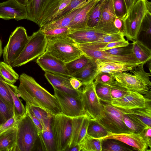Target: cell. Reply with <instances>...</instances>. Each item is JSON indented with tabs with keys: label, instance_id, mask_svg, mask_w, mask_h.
<instances>
[{
	"label": "cell",
	"instance_id": "1",
	"mask_svg": "<svg viewBox=\"0 0 151 151\" xmlns=\"http://www.w3.org/2000/svg\"><path fill=\"white\" fill-rule=\"evenodd\" d=\"M18 95L29 105L40 108L53 115L62 114L59 103L54 95L40 85L32 77L25 73L19 77Z\"/></svg>",
	"mask_w": 151,
	"mask_h": 151
},
{
	"label": "cell",
	"instance_id": "2",
	"mask_svg": "<svg viewBox=\"0 0 151 151\" xmlns=\"http://www.w3.org/2000/svg\"><path fill=\"white\" fill-rule=\"evenodd\" d=\"M144 63H142L130 70V73L124 72L113 74L115 80L121 86L130 91L142 95L150 90L151 73L144 69Z\"/></svg>",
	"mask_w": 151,
	"mask_h": 151
},
{
	"label": "cell",
	"instance_id": "3",
	"mask_svg": "<svg viewBox=\"0 0 151 151\" xmlns=\"http://www.w3.org/2000/svg\"><path fill=\"white\" fill-rule=\"evenodd\" d=\"M47 37L45 51L65 63L83 54L77 43L67 36Z\"/></svg>",
	"mask_w": 151,
	"mask_h": 151
},
{
	"label": "cell",
	"instance_id": "4",
	"mask_svg": "<svg viewBox=\"0 0 151 151\" xmlns=\"http://www.w3.org/2000/svg\"><path fill=\"white\" fill-rule=\"evenodd\" d=\"M16 126V136L13 151L32 150L38 134L32 119L26 113L19 119Z\"/></svg>",
	"mask_w": 151,
	"mask_h": 151
},
{
	"label": "cell",
	"instance_id": "5",
	"mask_svg": "<svg viewBox=\"0 0 151 151\" xmlns=\"http://www.w3.org/2000/svg\"><path fill=\"white\" fill-rule=\"evenodd\" d=\"M151 12V3L148 0H139L131 7L123 20L124 35L133 42L137 39L141 23L148 12Z\"/></svg>",
	"mask_w": 151,
	"mask_h": 151
},
{
	"label": "cell",
	"instance_id": "6",
	"mask_svg": "<svg viewBox=\"0 0 151 151\" xmlns=\"http://www.w3.org/2000/svg\"><path fill=\"white\" fill-rule=\"evenodd\" d=\"M47 38L40 29L29 36V40L18 57L11 65L18 67L38 58L45 51Z\"/></svg>",
	"mask_w": 151,
	"mask_h": 151
},
{
	"label": "cell",
	"instance_id": "7",
	"mask_svg": "<svg viewBox=\"0 0 151 151\" xmlns=\"http://www.w3.org/2000/svg\"><path fill=\"white\" fill-rule=\"evenodd\" d=\"M103 102H101L103 106L102 115L95 120L108 132L114 134L132 133L124 122V113L111 104Z\"/></svg>",
	"mask_w": 151,
	"mask_h": 151
},
{
	"label": "cell",
	"instance_id": "8",
	"mask_svg": "<svg viewBox=\"0 0 151 151\" xmlns=\"http://www.w3.org/2000/svg\"><path fill=\"white\" fill-rule=\"evenodd\" d=\"M72 118L62 114L53 115L51 126L56 151H65L71 136Z\"/></svg>",
	"mask_w": 151,
	"mask_h": 151
},
{
	"label": "cell",
	"instance_id": "9",
	"mask_svg": "<svg viewBox=\"0 0 151 151\" xmlns=\"http://www.w3.org/2000/svg\"><path fill=\"white\" fill-rule=\"evenodd\" d=\"M29 37L24 27H17L10 35L3 50L4 62L11 65L20 55Z\"/></svg>",
	"mask_w": 151,
	"mask_h": 151
},
{
	"label": "cell",
	"instance_id": "10",
	"mask_svg": "<svg viewBox=\"0 0 151 151\" xmlns=\"http://www.w3.org/2000/svg\"><path fill=\"white\" fill-rule=\"evenodd\" d=\"M81 100L84 110L90 119L96 120L101 116L103 106L96 93L94 81L84 85Z\"/></svg>",
	"mask_w": 151,
	"mask_h": 151
},
{
	"label": "cell",
	"instance_id": "11",
	"mask_svg": "<svg viewBox=\"0 0 151 151\" xmlns=\"http://www.w3.org/2000/svg\"><path fill=\"white\" fill-rule=\"evenodd\" d=\"M53 88L54 95L59 103L62 114L72 118L86 114L81 99Z\"/></svg>",
	"mask_w": 151,
	"mask_h": 151
},
{
	"label": "cell",
	"instance_id": "12",
	"mask_svg": "<svg viewBox=\"0 0 151 151\" xmlns=\"http://www.w3.org/2000/svg\"><path fill=\"white\" fill-rule=\"evenodd\" d=\"M78 46L83 54L89 58L102 60L139 65L142 64L134 55L118 56L110 54L106 51L95 49L87 43H77Z\"/></svg>",
	"mask_w": 151,
	"mask_h": 151
},
{
	"label": "cell",
	"instance_id": "13",
	"mask_svg": "<svg viewBox=\"0 0 151 151\" xmlns=\"http://www.w3.org/2000/svg\"><path fill=\"white\" fill-rule=\"evenodd\" d=\"M36 62L45 72L70 77L66 68L65 63L46 51L37 58Z\"/></svg>",
	"mask_w": 151,
	"mask_h": 151
},
{
	"label": "cell",
	"instance_id": "14",
	"mask_svg": "<svg viewBox=\"0 0 151 151\" xmlns=\"http://www.w3.org/2000/svg\"><path fill=\"white\" fill-rule=\"evenodd\" d=\"M116 17L112 0H106L103 7L98 23L94 28L108 34L120 32L114 24Z\"/></svg>",
	"mask_w": 151,
	"mask_h": 151
},
{
	"label": "cell",
	"instance_id": "15",
	"mask_svg": "<svg viewBox=\"0 0 151 151\" xmlns=\"http://www.w3.org/2000/svg\"><path fill=\"white\" fill-rule=\"evenodd\" d=\"M26 7L15 0H8L0 3V18L7 20L14 19L17 21L27 19Z\"/></svg>",
	"mask_w": 151,
	"mask_h": 151
},
{
	"label": "cell",
	"instance_id": "16",
	"mask_svg": "<svg viewBox=\"0 0 151 151\" xmlns=\"http://www.w3.org/2000/svg\"><path fill=\"white\" fill-rule=\"evenodd\" d=\"M147 100L143 95L130 91L122 97L113 100L110 104L117 108L130 109L145 107Z\"/></svg>",
	"mask_w": 151,
	"mask_h": 151
},
{
	"label": "cell",
	"instance_id": "17",
	"mask_svg": "<svg viewBox=\"0 0 151 151\" xmlns=\"http://www.w3.org/2000/svg\"><path fill=\"white\" fill-rule=\"evenodd\" d=\"M111 138L121 141L139 151H149L146 142L141 133H134L114 134L109 132L102 139Z\"/></svg>",
	"mask_w": 151,
	"mask_h": 151
},
{
	"label": "cell",
	"instance_id": "18",
	"mask_svg": "<svg viewBox=\"0 0 151 151\" xmlns=\"http://www.w3.org/2000/svg\"><path fill=\"white\" fill-rule=\"evenodd\" d=\"M45 78L53 87L76 98L81 99L82 89H74L70 82V78L45 72Z\"/></svg>",
	"mask_w": 151,
	"mask_h": 151
},
{
	"label": "cell",
	"instance_id": "19",
	"mask_svg": "<svg viewBox=\"0 0 151 151\" xmlns=\"http://www.w3.org/2000/svg\"><path fill=\"white\" fill-rule=\"evenodd\" d=\"M90 119L86 114L72 118L71 136L68 148L78 144L86 135Z\"/></svg>",
	"mask_w": 151,
	"mask_h": 151
},
{
	"label": "cell",
	"instance_id": "20",
	"mask_svg": "<svg viewBox=\"0 0 151 151\" xmlns=\"http://www.w3.org/2000/svg\"><path fill=\"white\" fill-rule=\"evenodd\" d=\"M108 34L94 28L87 27L78 29H70L67 36L77 43H91L102 36Z\"/></svg>",
	"mask_w": 151,
	"mask_h": 151
},
{
	"label": "cell",
	"instance_id": "21",
	"mask_svg": "<svg viewBox=\"0 0 151 151\" xmlns=\"http://www.w3.org/2000/svg\"><path fill=\"white\" fill-rule=\"evenodd\" d=\"M119 109L124 114L145 128L151 127V100L147 99L144 107L132 109Z\"/></svg>",
	"mask_w": 151,
	"mask_h": 151
},
{
	"label": "cell",
	"instance_id": "22",
	"mask_svg": "<svg viewBox=\"0 0 151 151\" xmlns=\"http://www.w3.org/2000/svg\"><path fill=\"white\" fill-rule=\"evenodd\" d=\"M94 60L97 65L96 76L101 72H106L113 74L115 73L130 71L139 65L105 61L98 59Z\"/></svg>",
	"mask_w": 151,
	"mask_h": 151
},
{
	"label": "cell",
	"instance_id": "23",
	"mask_svg": "<svg viewBox=\"0 0 151 151\" xmlns=\"http://www.w3.org/2000/svg\"><path fill=\"white\" fill-rule=\"evenodd\" d=\"M97 2L96 0H92L84 5L76 15L68 27L70 29L75 30L88 27V17Z\"/></svg>",
	"mask_w": 151,
	"mask_h": 151
},
{
	"label": "cell",
	"instance_id": "24",
	"mask_svg": "<svg viewBox=\"0 0 151 151\" xmlns=\"http://www.w3.org/2000/svg\"><path fill=\"white\" fill-rule=\"evenodd\" d=\"M53 0H32L26 7L28 14L27 19L33 22L40 27L41 19L45 9Z\"/></svg>",
	"mask_w": 151,
	"mask_h": 151
},
{
	"label": "cell",
	"instance_id": "25",
	"mask_svg": "<svg viewBox=\"0 0 151 151\" xmlns=\"http://www.w3.org/2000/svg\"><path fill=\"white\" fill-rule=\"evenodd\" d=\"M52 117L46 121L42 132L38 133L42 150L56 151L51 122Z\"/></svg>",
	"mask_w": 151,
	"mask_h": 151
},
{
	"label": "cell",
	"instance_id": "26",
	"mask_svg": "<svg viewBox=\"0 0 151 151\" xmlns=\"http://www.w3.org/2000/svg\"><path fill=\"white\" fill-rule=\"evenodd\" d=\"M97 65L94 60L91 59L90 62L82 70L71 76L81 81L83 85L94 81L96 76Z\"/></svg>",
	"mask_w": 151,
	"mask_h": 151
},
{
	"label": "cell",
	"instance_id": "27",
	"mask_svg": "<svg viewBox=\"0 0 151 151\" xmlns=\"http://www.w3.org/2000/svg\"><path fill=\"white\" fill-rule=\"evenodd\" d=\"M84 6L76 9L57 19L42 25L40 27V29L42 32H43L55 28L68 27L76 15Z\"/></svg>",
	"mask_w": 151,
	"mask_h": 151
},
{
	"label": "cell",
	"instance_id": "28",
	"mask_svg": "<svg viewBox=\"0 0 151 151\" xmlns=\"http://www.w3.org/2000/svg\"><path fill=\"white\" fill-rule=\"evenodd\" d=\"M133 54L141 63H146L151 60V49L141 41L137 39L131 44Z\"/></svg>",
	"mask_w": 151,
	"mask_h": 151
},
{
	"label": "cell",
	"instance_id": "29",
	"mask_svg": "<svg viewBox=\"0 0 151 151\" xmlns=\"http://www.w3.org/2000/svg\"><path fill=\"white\" fill-rule=\"evenodd\" d=\"M16 133L17 128L15 126L0 134V151H13Z\"/></svg>",
	"mask_w": 151,
	"mask_h": 151
},
{
	"label": "cell",
	"instance_id": "30",
	"mask_svg": "<svg viewBox=\"0 0 151 151\" xmlns=\"http://www.w3.org/2000/svg\"><path fill=\"white\" fill-rule=\"evenodd\" d=\"M4 82L12 98L14 105L13 115L19 120L26 113L25 106L19 98L17 92V87L14 84Z\"/></svg>",
	"mask_w": 151,
	"mask_h": 151
},
{
	"label": "cell",
	"instance_id": "31",
	"mask_svg": "<svg viewBox=\"0 0 151 151\" xmlns=\"http://www.w3.org/2000/svg\"><path fill=\"white\" fill-rule=\"evenodd\" d=\"M101 151H133V147L119 140L111 138L101 140Z\"/></svg>",
	"mask_w": 151,
	"mask_h": 151
},
{
	"label": "cell",
	"instance_id": "32",
	"mask_svg": "<svg viewBox=\"0 0 151 151\" xmlns=\"http://www.w3.org/2000/svg\"><path fill=\"white\" fill-rule=\"evenodd\" d=\"M142 38L141 41H145L151 43V12H148L141 23L138 33L137 39Z\"/></svg>",
	"mask_w": 151,
	"mask_h": 151
},
{
	"label": "cell",
	"instance_id": "33",
	"mask_svg": "<svg viewBox=\"0 0 151 151\" xmlns=\"http://www.w3.org/2000/svg\"><path fill=\"white\" fill-rule=\"evenodd\" d=\"M0 78L6 82L14 84L19 79V76L11 65L1 61L0 62Z\"/></svg>",
	"mask_w": 151,
	"mask_h": 151
},
{
	"label": "cell",
	"instance_id": "34",
	"mask_svg": "<svg viewBox=\"0 0 151 151\" xmlns=\"http://www.w3.org/2000/svg\"><path fill=\"white\" fill-rule=\"evenodd\" d=\"M109 132L95 120L90 119L87 135L93 138L101 140L108 134Z\"/></svg>",
	"mask_w": 151,
	"mask_h": 151
},
{
	"label": "cell",
	"instance_id": "35",
	"mask_svg": "<svg viewBox=\"0 0 151 151\" xmlns=\"http://www.w3.org/2000/svg\"><path fill=\"white\" fill-rule=\"evenodd\" d=\"M91 59L83 54L78 58L65 63L66 68L71 76L83 68L90 61Z\"/></svg>",
	"mask_w": 151,
	"mask_h": 151
},
{
	"label": "cell",
	"instance_id": "36",
	"mask_svg": "<svg viewBox=\"0 0 151 151\" xmlns=\"http://www.w3.org/2000/svg\"><path fill=\"white\" fill-rule=\"evenodd\" d=\"M101 140L91 138L87 135L78 144L81 151H101Z\"/></svg>",
	"mask_w": 151,
	"mask_h": 151
},
{
	"label": "cell",
	"instance_id": "37",
	"mask_svg": "<svg viewBox=\"0 0 151 151\" xmlns=\"http://www.w3.org/2000/svg\"><path fill=\"white\" fill-rule=\"evenodd\" d=\"M95 86L96 93L100 101L111 104L112 99L110 93V85L98 83Z\"/></svg>",
	"mask_w": 151,
	"mask_h": 151
},
{
	"label": "cell",
	"instance_id": "38",
	"mask_svg": "<svg viewBox=\"0 0 151 151\" xmlns=\"http://www.w3.org/2000/svg\"><path fill=\"white\" fill-rule=\"evenodd\" d=\"M106 0L98 1L92 10L87 23L88 27L95 28L100 17L103 7Z\"/></svg>",
	"mask_w": 151,
	"mask_h": 151
},
{
	"label": "cell",
	"instance_id": "39",
	"mask_svg": "<svg viewBox=\"0 0 151 151\" xmlns=\"http://www.w3.org/2000/svg\"><path fill=\"white\" fill-rule=\"evenodd\" d=\"M90 46L97 50L106 51L109 49L127 46L129 45L127 40L107 43H87Z\"/></svg>",
	"mask_w": 151,
	"mask_h": 151
},
{
	"label": "cell",
	"instance_id": "40",
	"mask_svg": "<svg viewBox=\"0 0 151 151\" xmlns=\"http://www.w3.org/2000/svg\"><path fill=\"white\" fill-rule=\"evenodd\" d=\"M92 0H72L67 7L54 17L50 22L65 15L76 9L83 6Z\"/></svg>",
	"mask_w": 151,
	"mask_h": 151
},
{
	"label": "cell",
	"instance_id": "41",
	"mask_svg": "<svg viewBox=\"0 0 151 151\" xmlns=\"http://www.w3.org/2000/svg\"><path fill=\"white\" fill-rule=\"evenodd\" d=\"M0 96L13 113L14 105L12 96L5 82L0 78Z\"/></svg>",
	"mask_w": 151,
	"mask_h": 151
},
{
	"label": "cell",
	"instance_id": "42",
	"mask_svg": "<svg viewBox=\"0 0 151 151\" xmlns=\"http://www.w3.org/2000/svg\"><path fill=\"white\" fill-rule=\"evenodd\" d=\"M110 85L111 95L112 100L121 98L130 91L120 85L115 80Z\"/></svg>",
	"mask_w": 151,
	"mask_h": 151
},
{
	"label": "cell",
	"instance_id": "43",
	"mask_svg": "<svg viewBox=\"0 0 151 151\" xmlns=\"http://www.w3.org/2000/svg\"><path fill=\"white\" fill-rule=\"evenodd\" d=\"M27 104L31 111L40 122L43 128L46 121L48 119L52 117L53 115L40 108Z\"/></svg>",
	"mask_w": 151,
	"mask_h": 151
},
{
	"label": "cell",
	"instance_id": "44",
	"mask_svg": "<svg viewBox=\"0 0 151 151\" xmlns=\"http://www.w3.org/2000/svg\"><path fill=\"white\" fill-rule=\"evenodd\" d=\"M115 14L116 17L124 20L127 12L124 0H112Z\"/></svg>",
	"mask_w": 151,
	"mask_h": 151
},
{
	"label": "cell",
	"instance_id": "45",
	"mask_svg": "<svg viewBox=\"0 0 151 151\" xmlns=\"http://www.w3.org/2000/svg\"><path fill=\"white\" fill-rule=\"evenodd\" d=\"M123 119L124 124L132 133H141L144 129L145 128L124 114Z\"/></svg>",
	"mask_w": 151,
	"mask_h": 151
},
{
	"label": "cell",
	"instance_id": "46",
	"mask_svg": "<svg viewBox=\"0 0 151 151\" xmlns=\"http://www.w3.org/2000/svg\"><path fill=\"white\" fill-rule=\"evenodd\" d=\"M125 40V39L124 35L120 32H119L103 35L97 40L91 43H107Z\"/></svg>",
	"mask_w": 151,
	"mask_h": 151
},
{
	"label": "cell",
	"instance_id": "47",
	"mask_svg": "<svg viewBox=\"0 0 151 151\" xmlns=\"http://www.w3.org/2000/svg\"><path fill=\"white\" fill-rule=\"evenodd\" d=\"M115 80L113 75L108 73H99L95 78L94 81L95 86L98 83L110 85Z\"/></svg>",
	"mask_w": 151,
	"mask_h": 151
},
{
	"label": "cell",
	"instance_id": "48",
	"mask_svg": "<svg viewBox=\"0 0 151 151\" xmlns=\"http://www.w3.org/2000/svg\"><path fill=\"white\" fill-rule=\"evenodd\" d=\"M107 52L116 55L127 56L134 55L132 51V45L121 47L109 50Z\"/></svg>",
	"mask_w": 151,
	"mask_h": 151
},
{
	"label": "cell",
	"instance_id": "49",
	"mask_svg": "<svg viewBox=\"0 0 151 151\" xmlns=\"http://www.w3.org/2000/svg\"><path fill=\"white\" fill-rule=\"evenodd\" d=\"M70 29L68 27L56 28L42 32L46 37L66 36Z\"/></svg>",
	"mask_w": 151,
	"mask_h": 151
},
{
	"label": "cell",
	"instance_id": "50",
	"mask_svg": "<svg viewBox=\"0 0 151 151\" xmlns=\"http://www.w3.org/2000/svg\"><path fill=\"white\" fill-rule=\"evenodd\" d=\"M0 112L6 121L13 115V113L0 96Z\"/></svg>",
	"mask_w": 151,
	"mask_h": 151
},
{
	"label": "cell",
	"instance_id": "51",
	"mask_svg": "<svg viewBox=\"0 0 151 151\" xmlns=\"http://www.w3.org/2000/svg\"><path fill=\"white\" fill-rule=\"evenodd\" d=\"M25 107L26 113L32 120L37 129L38 133L42 132L43 127L39 120L34 115L29 109L28 104L26 103Z\"/></svg>",
	"mask_w": 151,
	"mask_h": 151
},
{
	"label": "cell",
	"instance_id": "52",
	"mask_svg": "<svg viewBox=\"0 0 151 151\" xmlns=\"http://www.w3.org/2000/svg\"><path fill=\"white\" fill-rule=\"evenodd\" d=\"M18 120L13 115L0 125V130L4 131L15 126Z\"/></svg>",
	"mask_w": 151,
	"mask_h": 151
},
{
	"label": "cell",
	"instance_id": "53",
	"mask_svg": "<svg viewBox=\"0 0 151 151\" xmlns=\"http://www.w3.org/2000/svg\"><path fill=\"white\" fill-rule=\"evenodd\" d=\"M141 134L145 140L148 147L151 148V127H147L144 129Z\"/></svg>",
	"mask_w": 151,
	"mask_h": 151
},
{
	"label": "cell",
	"instance_id": "54",
	"mask_svg": "<svg viewBox=\"0 0 151 151\" xmlns=\"http://www.w3.org/2000/svg\"><path fill=\"white\" fill-rule=\"evenodd\" d=\"M114 24L119 32L124 35V27L123 20L116 17L114 21Z\"/></svg>",
	"mask_w": 151,
	"mask_h": 151
},
{
	"label": "cell",
	"instance_id": "55",
	"mask_svg": "<svg viewBox=\"0 0 151 151\" xmlns=\"http://www.w3.org/2000/svg\"><path fill=\"white\" fill-rule=\"evenodd\" d=\"M70 82L72 87L76 90L79 89L83 85L81 81L73 77L70 78Z\"/></svg>",
	"mask_w": 151,
	"mask_h": 151
},
{
	"label": "cell",
	"instance_id": "56",
	"mask_svg": "<svg viewBox=\"0 0 151 151\" xmlns=\"http://www.w3.org/2000/svg\"><path fill=\"white\" fill-rule=\"evenodd\" d=\"M126 6L127 13L131 7L139 0H124Z\"/></svg>",
	"mask_w": 151,
	"mask_h": 151
},
{
	"label": "cell",
	"instance_id": "57",
	"mask_svg": "<svg viewBox=\"0 0 151 151\" xmlns=\"http://www.w3.org/2000/svg\"><path fill=\"white\" fill-rule=\"evenodd\" d=\"M81 149L79 144L68 148L65 151H80Z\"/></svg>",
	"mask_w": 151,
	"mask_h": 151
},
{
	"label": "cell",
	"instance_id": "58",
	"mask_svg": "<svg viewBox=\"0 0 151 151\" xmlns=\"http://www.w3.org/2000/svg\"><path fill=\"white\" fill-rule=\"evenodd\" d=\"M21 5L26 6L27 5V0H15Z\"/></svg>",
	"mask_w": 151,
	"mask_h": 151
},
{
	"label": "cell",
	"instance_id": "59",
	"mask_svg": "<svg viewBox=\"0 0 151 151\" xmlns=\"http://www.w3.org/2000/svg\"><path fill=\"white\" fill-rule=\"evenodd\" d=\"M5 121L6 120L0 112V125L4 123Z\"/></svg>",
	"mask_w": 151,
	"mask_h": 151
},
{
	"label": "cell",
	"instance_id": "60",
	"mask_svg": "<svg viewBox=\"0 0 151 151\" xmlns=\"http://www.w3.org/2000/svg\"><path fill=\"white\" fill-rule=\"evenodd\" d=\"M3 50L2 48V44L1 41L0 39V58L2 53Z\"/></svg>",
	"mask_w": 151,
	"mask_h": 151
},
{
	"label": "cell",
	"instance_id": "61",
	"mask_svg": "<svg viewBox=\"0 0 151 151\" xmlns=\"http://www.w3.org/2000/svg\"><path fill=\"white\" fill-rule=\"evenodd\" d=\"M32 1V0H27V5L26 7L29 5L31 3Z\"/></svg>",
	"mask_w": 151,
	"mask_h": 151
},
{
	"label": "cell",
	"instance_id": "62",
	"mask_svg": "<svg viewBox=\"0 0 151 151\" xmlns=\"http://www.w3.org/2000/svg\"><path fill=\"white\" fill-rule=\"evenodd\" d=\"M149 70H150V73H151V60H150V62H149Z\"/></svg>",
	"mask_w": 151,
	"mask_h": 151
},
{
	"label": "cell",
	"instance_id": "63",
	"mask_svg": "<svg viewBox=\"0 0 151 151\" xmlns=\"http://www.w3.org/2000/svg\"><path fill=\"white\" fill-rule=\"evenodd\" d=\"M97 2L99 1H102L104 0H96Z\"/></svg>",
	"mask_w": 151,
	"mask_h": 151
},
{
	"label": "cell",
	"instance_id": "64",
	"mask_svg": "<svg viewBox=\"0 0 151 151\" xmlns=\"http://www.w3.org/2000/svg\"><path fill=\"white\" fill-rule=\"evenodd\" d=\"M3 131L0 130V134L3 132Z\"/></svg>",
	"mask_w": 151,
	"mask_h": 151
}]
</instances>
